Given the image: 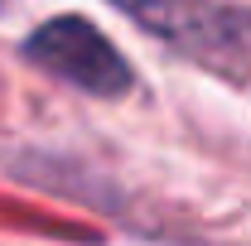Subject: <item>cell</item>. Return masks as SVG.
<instances>
[{"mask_svg":"<svg viewBox=\"0 0 251 246\" xmlns=\"http://www.w3.org/2000/svg\"><path fill=\"white\" fill-rule=\"evenodd\" d=\"M25 58L44 68L49 77L92 97H121L130 87V68H126L121 49L82 15H58V20L39 25L25 39Z\"/></svg>","mask_w":251,"mask_h":246,"instance_id":"6da1fadb","label":"cell"},{"mask_svg":"<svg viewBox=\"0 0 251 246\" xmlns=\"http://www.w3.org/2000/svg\"><path fill=\"white\" fill-rule=\"evenodd\" d=\"M135 20H145L155 34L184 44L203 58H222L237 39V25L222 15L213 0H116Z\"/></svg>","mask_w":251,"mask_h":246,"instance_id":"7a4b0ae2","label":"cell"}]
</instances>
